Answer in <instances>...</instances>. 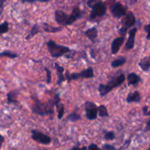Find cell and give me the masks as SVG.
<instances>
[{"mask_svg": "<svg viewBox=\"0 0 150 150\" xmlns=\"http://www.w3.org/2000/svg\"><path fill=\"white\" fill-rule=\"evenodd\" d=\"M125 81V76L124 74H120L117 77H115L111 79L110 81H108L107 84L100 83L99 85V88H98L100 96L103 97L105 95H107L114 88H117L118 86H121L124 83Z\"/></svg>", "mask_w": 150, "mask_h": 150, "instance_id": "2", "label": "cell"}, {"mask_svg": "<svg viewBox=\"0 0 150 150\" xmlns=\"http://www.w3.org/2000/svg\"><path fill=\"white\" fill-rule=\"evenodd\" d=\"M4 142V137L1 135H0V149H1V146H2L3 143Z\"/></svg>", "mask_w": 150, "mask_h": 150, "instance_id": "37", "label": "cell"}, {"mask_svg": "<svg viewBox=\"0 0 150 150\" xmlns=\"http://www.w3.org/2000/svg\"><path fill=\"white\" fill-rule=\"evenodd\" d=\"M67 120L68 121L71 122H76L79 121L81 120V117L79 114H78L76 111H73V112L70 113L69 115H67Z\"/></svg>", "mask_w": 150, "mask_h": 150, "instance_id": "25", "label": "cell"}, {"mask_svg": "<svg viewBox=\"0 0 150 150\" xmlns=\"http://www.w3.org/2000/svg\"><path fill=\"white\" fill-rule=\"evenodd\" d=\"M139 66L144 72L149 71L150 68V56L142 58L139 62Z\"/></svg>", "mask_w": 150, "mask_h": 150, "instance_id": "19", "label": "cell"}, {"mask_svg": "<svg viewBox=\"0 0 150 150\" xmlns=\"http://www.w3.org/2000/svg\"><path fill=\"white\" fill-rule=\"evenodd\" d=\"M51 0H31L30 3H35L37 2V1H39V2H48V1H50Z\"/></svg>", "mask_w": 150, "mask_h": 150, "instance_id": "36", "label": "cell"}, {"mask_svg": "<svg viewBox=\"0 0 150 150\" xmlns=\"http://www.w3.org/2000/svg\"><path fill=\"white\" fill-rule=\"evenodd\" d=\"M136 20L134 14L133 12L128 11L125 16V18L122 21V27L119 30V33L122 37H125V35L127 33L128 29L133 26L136 23Z\"/></svg>", "mask_w": 150, "mask_h": 150, "instance_id": "4", "label": "cell"}, {"mask_svg": "<svg viewBox=\"0 0 150 150\" xmlns=\"http://www.w3.org/2000/svg\"><path fill=\"white\" fill-rule=\"evenodd\" d=\"M144 115H145V116H150V108H149V109H148V111H146V112L145 113V114H144Z\"/></svg>", "mask_w": 150, "mask_h": 150, "instance_id": "40", "label": "cell"}, {"mask_svg": "<svg viewBox=\"0 0 150 150\" xmlns=\"http://www.w3.org/2000/svg\"><path fill=\"white\" fill-rule=\"evenodd\" d=\"M86 117L89 120H95L98 118V107L96 104L91 101H86L84 103Z\"/></svg>", "mask_w": 150, "mask_h": 150, "instance_id": "5", "label": "cell"}, {"mask_svg": "<svg viewBox=\"0 0 150 150\" xmlns=\"http://www.w3.org/2000/svg\"><path fill=\"white\" fill-rule=\"evenodd\" d=\"M98 116L100 117H108L109 114L108 112V110L105 105H100L98 107Z\"/></svg>", "mask_w": 150, "mask_h": 150, "instance_id": "26", "label": "cell"}, {"mask_svg": "<svg viewBox=\"0 0 150 150\" xmlns=\"http://www.w3.org/2000/svg\"><path fill=\"white\" fill-rule=\"evenodd\" d=\"M48 51L50 55L53 58H59V57L65 56L69 52L72 51L70 48L65 45H59L54 42L52 40H50L46 42Z\"/></svg>", "mask_w": 150, "mask_h": 150, "instance_id": "3", "label": "cell"}, {"mask_svg": "<svg viewBox=\"0 0 150 150\" xmlns=\"http://www.w3.org/2000/svg\"><path fill=\"white\" fill-rule=\"evenodd\" d=\"M43 30L48 33H57V32H61L63 29L62 26H53L48 24L46 23H43Z\"/></svg>", "mask_w": 150, "mask_h": 150, "instance_id": "20", "label": "cell"}, {"mask_svg": "<svg viewBox=\"0 0 150 150\" xmlns=\"http://www.w3.org/2000/svg\"><path fill=\"white\" fill-rule=\"evenodd\" d=\"M83 14H84V12L81 10L79 7H74L73 11H72L71 14L70 16H68V19H67V21L66 23V26L73 24L76 21L79 20L81 18H82Z\"/></svg>", "mask_w": 150, "mask_h": 150, "instance_id": "9", "label": "cell"}, {"mask_svg": "<svg viewBox=\"0 0 150 150\" xmlns=\"http://www.w3.org/2000/svg\"><path fill=\"white\" fill-rule=\"evenodd\" d=\"M54 18L58 24L61 26H66V23L68 19V15L66 14L62 10H57L54 13Z\"/></svg>", "mask_w": 150, "mask_h": 150, "instance_id": "11", "label": "cell"}, {"mask_svg": "<svg viewBox=\"0 0 150 150\" xmlns=\"http://www.w3.org/2000/svg\"><path fill=\"white\" fill-rule=\"evenodd\" d=\"M84 34L92 42H95L98 37V30L96 27H91L86 30Z\"/></svg>", "mask_w": 150, "mask_h": 150, "instance_id": "16", "label": "cell"}, {"mask_svg": "<svg viewBox=\"0 0 150 150\" xmlns=\"http://www.w3.org/2000/svg\"><path fill=\"white\" fill-rule=\"evenodd\" d=\"M138 29L137 28H133L129 31L128 33V38L126 42L125 46V49L126 51H130L134 48L135 45V39H136V35Z\"/></svg>", "mask_w": 150, "mask_h": 150, "instance_id": "10", "label": "cell"}, {"mask_svg": "<svg viewBox=\"0 0 150 150\" xmlns=\"http://www.w3.org/2000/svg\"><path fill=\"white\" fill-rule=\"evenodd\" d=\"M144 131L145 132H148V131H150V120L149 121L146 122V126H145V129H144Z\"/></svg>", "mask_w": 150, "mask_h": 150, "instance_id": "35", "label": "cell"}, {"mask_svg": "<svg viewBox=\"0 0 150 150\" xmlns=\"http://www.w3.org/2000/svg\"><path fill=\"white\" fill-rule=\"evenodd\" d=\"M148 150H150V146H149V149H148Z\"/></svg>", "mask_w": 150, "mask_h": 150, "instance_id": "44", "label": "cell"}, {"mask_svg": "<svg viewBox=\"0 0 150 150\" xmlns=\"http://www.w3.org/2000/svg\"><path fill=\"white\" fill-rule=\"evenodd\" d=\"M106 5L103 1H98L92 7L89 18L91 19H95L98 17H102L106 13Z\"/></svg>", "mask_w": 150, "mask_h": 150, "instance_id": "6", "label": "cell"}, {"mask_svg": "<svg viewBox=\"0 0 150 150\" xmlns=\"http://www.w3.org/2000/svg\"><path fill=\"white\" fill-rule=\"evenodd\" d=\"M45 71L46 73V83L48 84L51 83V79H52V76H51V72L48 67H45Z\"/></svg>", "mask_w": 150, "mask_h": 150, "instance_id": "29", "label": "cell"}, {"mask_svg": "<svg viewBox=\"0 0 150 150\" xmlns=\"http://www.w3.org/2000/svg\"><path fill=\"white\" fill-rule=\"evenodd\" d=\"M104 139L106 141H113L115 139V134L113 131L105 132L104 134Z\"/></svg>", "mask_w": 150, "mask_h": 150, "instance_id": "28", "label": "cell"}, {"mask_svg": "<svg viewBox=\"0 0 150 150\" xmlns=\"http://www.w3.org/2000/svg\"><path fill=\"white\" fill-rule=\"evenodd\" d=\"M40 150H46V149H40Z\"/></svg>", "mask_w": 150, "mask_h": 150, "instance_id": "45", "label": "cell"}, {"mask_svg": "<svg viewBox=\"0 0 150 150\" xmlns=\"http://www.w3.org/2000/svg\"><path fill=\"white\" fill-rule=\"evenodd\" d=\"M131 1V4H133V3H136L138 0H130Z\"/></svg>", "mask_w": 150, "mask_h": 150, "instance_id": "42", "label": "cell"}, {"mask_svg": "<svg viewBox=\"0 0 150 150\" xmlns=\"http://www.w3.org/2000/svg\"><path fill=\"white\" fill-rule=\"evenodd\" d=\"M32 139L35 142L44 145L49 144L51 142V139L49 136L36 130H32Z\"/></svg>", "mask_w": 150, "mask_h": 150, "instance_id": "8", "label": "cell"}, {"mask_svg": "<svg viewBox=\"0 0 150 150\" xmlns=\"http://www.w3.org/2000/svg\"><path fill=\"white\" fill-rule=\"evenodd\" d=\"M34 101L32 105V111L34 114L39 116H50L54 114V106L61 101L59 94H56L54 98H51L47 103H42L36 95L32 97Z\"/></svg>", "mask_w": 150, "mask_h": 150, "instance_id": "1", "label": "cell"}, {"mask_svg": "<svg viewBox=\"0 0 150 150\" xmlns=\"http://www.w3.org/2000/svg\"><path fill=\"white\" fill-rule=\"evenodd\" d=\"M110 10L114 16L116 18H120L125 16L127 14V9L120 2L117 1V2H114V4H111L110 7Z\"/></svg>", "mask_w": 150, "mask_h": 150, "instance_id": "7", "label": "cell"}, {"mask_svg": "<svg viewBox=\"0 0 150 150\" xmlns=\"http://www.w3.org/2000/svg\"><path fill=\"white\" fill-rule=\"evenodd\" d=\"M125 41V37L120 36L118 38H116L115 39H114V40L111 42V50L112 54L115 55L117 53L119 52V51L120 50V48L122 45V44L124 43Z\"/></svg>", "mask_w": 150, "mask_h": 150, "instance_id": "12", "label": "cell"}, {"mask_svg": "<svg viewBox=\"0 0 150 150\" xmlns=\"http://www.w3.org/2000/svg\"><path fill=\"white\" fill-rule=\"evenodd\" d=\"M20 1H21L22 3H25V2H29V3H30L31 0H20Z\"/></svg>", "mask_w": 150, "mask_h": 150, "instance_id": "41", "label": "cell"}, {"mask_svg": "<svg viewBox=\"0 0 150 150\" xmlns=\"http://www.w3.org/2000/svg\"><path fill=\"white\" fill-rule=\"evenodd\" d=\"M40 30L39 26H38V24H35L33 26H32V29H31L30 32H29V34L26 35L25 39H26V40H29L32 39L33 37H35L37 34L40 33Z\"/></svg>", "mask_w": 150, "mask_h": 150, "instance_id": "22", "label": "cell"}, {"mask_svg": "<svg viewBox=\"0 0 150 150\" xmlns=\"http://www.w3.org/2000/svg\"><path fill=\"white\" fill-rule=\"evenodd\" d=\"M98 1H100V0H89V1H87L88 7L92 8V7H93L95 4H97Z\"/></svg>", "mask_w": 150, "mask_h": 150, "instance_id": "32", "label": "cell"}, {"mask_svg": "<svg viewBox=\"0 0 150 150\" xmlns=\"http://www.w3.org/2000/svg\"><path fill=\"white\" fill-rule=\"evenodd\" d=\"M71 150H87V149H86V146H83V147H81V148H79V147H77V146H75V147H73Z\"/></svg>", "mask_w": 150, "mask_h": 150, "instance_id": "38", "label": "cell"}, {"mask_svg": "<svg viewBox=\"0 0 150 150\" xmlns=\"http://www.w3.org/2000/svg\"><path fill=\"white\" fill-rule=\"evenodd\" d=\"M54 68L57 72V76H58V80H57V85L61 86L63 82L66 80L65 76L64 75V68L62 66L59 65L58 63H54Z\"/></svg>", "mask_w": 150, "mask_h": 150, "instance_id": "13", "label": "cell"}, {"mask_svg": "<svg viewBox=\"0 0 150 150\" xmlns=\"http://www.w3.org/2000/svg\"><path fill=\"white\" fill-rule=\"evenodd\" d=\"M142 100V96L139 91H135L133 92H130L127 95L126 98V102L127 103H139Z\"/></svg>", "mask_w": 150, "mask_h": 150, "instance_id": "14", "label": "cell"}, {"mask_svg": "<svg viewBox=\"0 0 150 150\" xmlns=\"http://www.w3.org/2000/svg\"><path fill=\"white\" fill-rule=\"evenodd\" d=\"M19 95V92L18 90L10 91L7 95V101L8 104H17L18 103V96Z\"/></svg>", "mask_w": 150, "mask_h": 150, "instance_id": "18", "label": "cell"}, {"mask_svg": "<svg viewBox=\"0 0 150 150\" xmlns=\"http://www.w3.org/2000/svg\"><path fill=\"white\" fill-rule=\"evenodd\" d=\"M9 150H17V149H15V148H11V149H10Z\"/></svg>", "mask_w": 150, "mask_h": 150, "instance_id": "43", "label": "cell"}, {"mask_svg": "<svg viewBox=\"0 0 150 150\" xmlns=\"http://www.w3.org/2000/svg\"><path fill=\"white\" fill-rule=\"evenodd\" d=\"M127 84L128 86H131V85H136L142 81V78L139 76L138 74L135 73H131L128 74L127 77Z\"/></svg>", "mask_w": 150, "mask_h": 150, "instance_id": "17", "label": "cell"}, {"mask_svg": "<svg viewBox=\"0 0 150 150\" xmlns=\"http://www.w3.org/2000/svg\"><path fill=\"white\" fill-rule=\"evenodd\" d=\"M88 150H101L95 144H91L88 147Z\"/></svg>", "mask_w": 150, "mask_h": 150, "instance_id": "33", "label": "cell"}, {"mask_svg": "<svg viewBox=\"0 0 150 150\" xmlns=\"http://www.w3.org/2000/svg\"><path fill=\"white\" fill-rule=\"evenodd\" d=\"M4 0H0V9H2L3 5H4Z\"/></svg>", "mask_w": 150, "mask_h": 150, "instance_id": "39", "label": "cell"}, {"mask_svg": "<svg viewBox=\"0 0 150 150\" xmlns=\"http://www.w3.org/2000/svg\"><path fill=\"white\" fill-rule=\"evenodd\" d=\"M79 79H92L95 76V73L92 67H89L86 69H83L81 72L78 73Z\"/></svg>", "mask_w": 150, "mask_h": 150, "instance_id": "15", "label": "cell"}, {"mask_svg": "<svg viewBox=\"0 0 150 150\" xmlns=\"http://www.w3.org/2000/svg\"><path fill=\"white\" fill-rule=\"evenodd\" d=\"M0 90H1V87H0Z\"/></svg>", "mask_w": 150, "mask_h": 150, "instance_id": "46", "label": "cell"}, {"mask_svg": "<svg viewBox=\"0 0 150 150\" xmlns=\"http://www.w3.org/2000/svg\"><path fill=\"white\" fill-rule=\"evenodd\" d=\"M103 149L105 150H117V148L114 146L108 144H105L103 145Z\"/></svg>", "mask_w": 150, "mask_h": 150, "instance_id": "31", "label": "cell"}, {"mask_svg": "<svg viewBox=\"0 0 150 150\" xmlns=\"http://www.w3.org/2000/svg\"></svg>", "mask_w": 150, "mask_h": 150, "instance_id": "48", "label": "cell"}, {"mask_svg": "<svg viewBox=\"0 0 150 150\" xmlns=\"http://www.w3.org/2000/svg\"><path fill=\"white\" fill-rule=\"evenodd\" d=\"M144 30L145 32H146V34H147V35H146V38L147 40H150V22L148 23V24L145 25Z\"/></svg>", "mask_w": 150, "mask_h": 150, "instance_id": "30", "label": "cell"}, {"mask_svg": "<svg viewBox=\"0 0 150 150\" xmlns=\"http://www.w3.org/2000/svg\"><path fill=\"white\" fill-rule=\"evenodd\" d=\"M56 108H57V117H58L59 120H62V117H64V105L62 103L59 102L56 105Z\"/></svg>", "mask_w": 150, "mask_h": 150, "instance_id": "23", "label": "cell"}, {"mask_svg": "<svg viewBox=\"0 0 150 150\" xmlns=\"http://www.w3.org/2000/svg\"><path fill=\"white\" fill-rule=\"evenodd\" d=\"M9 31V23L7 21H4L0 23V35L7 33Z\"/></svg>", "mask_w": 150, "mask_h": 150, "instance_id": "27", "label": "cell"}, {"mask_svg": "<svg viewBox=\"0 0 150 150\" xmlns=\"http://www.w3.org/2000/svg\"><path fill=\"white\" fill-rule=\"evenodd\" d=\"M75 53H76V51H71L70 52H69L68 54H66L65 55V57L67 59H70V58H73V56H74Z\"/></svg>", "mask_w": 150, "mask_h": 150, "instance_id": "34", "label": "cell"}, {"mask_svg": "<svg viewBox=\"0 0 150 150\" xmlns=\"http://www.w3.org/2000/svg\"></svg>", "mask_w": 150, "mask_h": 150, "instance_id": "47", "label": "cell"}, {"mask_svg": "<svg viewBox=\"0 0 150 150\" xmlns=\"http://www.w3.org/2000/svg\"><path fill=\"white\" fill-rule=\"evenodd\" d=\"M18 57L17 53L11 51H3L0 52V58L1 57H7L10 59H16Z\"/></svg>", "mask_w": 150, "mask_h": 150, "instance_id": "24", "label": "cell"}, {"mask_svg": "<svg viewBox=\"0 0 150 150\" xmlns=\"http://www.w3.org/2000/svg\"><path fill=\"white\" fill-rule=\"evenodd\" d=\"M126 62V59L124 57H119L118 58L114 59V61L111 62V66L113 68H117V67H120V66L123 65L125 64Z\"/></svg>", "mask_w": 150, "mask_h": 150, "instance_id": "21", "label": "cell"}]
</instances>
